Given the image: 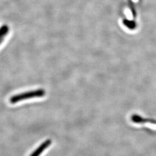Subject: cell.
I'll list each match as a JSON object with an SVG mask.
<instances>
[{"label":"cell","mask_w":156,"mask_h":156,"mask_svg":"<svg viewBox=\"0 0 156 156\" xmlns=\"http://www.w3.org/2000/svg\"><path fill=\"white\" fill-rule=\"evenodd\" d=\"M45 95V90L43 89L33 90L20 93L19 94L15 95L10 98L9 102L12 104H15L22 101L31 99L35 97H42Z\"/></svg>","instance_id":"1"},{"label":"cell","mask_w":156,"mask_h":156,"mask_svg":"<svg viewBox=\"0 0 156 156\" xmlns=\"http://www.w3.org/2000/svg\"><path fill=\"white\" fill-rule=\"evenodd\" d=\"M51 144V140H47L42 143L39 146H38L33 152L30 155V156H40L41 154L44 151L50 146Z\"/></svg>","instance_id":"2"},{"label":"cell","mask_w":156,"mask_h":156,"mask_svg":"<svg viewBox=\"0 0 156 156\" xmlns=\"http://www.w3.org/2000/svg\"><path fill=\"white\" fill-rule=\"evenodd\" d=\"M131 120L135 123H149L153 124H156V121L152 120V119H144L142 117H140L138 115H134L131 117Z\"/></svg>","instance_id":"3"},{"label":"cell","mask_w":156,"mask_h":156,"mask_svg":"<svg viewBox=\"0 0 156 156\" xmlns=\"http://www.w3.org/2000/svg\"><path fill=\"white\" fill-rule=\"evenodd\" d=\"M9 31V28L8 26L4 24L0 27V38L5 37L6 35H8Z\"/></svg>","instance_id":"4"},{"label":"cell","mask_w":156,"mask_h":156,"mask_svg":"<svg viewBox=\"0 0 156 156\" xmlns=\"http://www.w3.org/2000/svg\"><path fill=\"white\" fill-rule=\"evenodd\" d=\"M123 23L124 26H126L127 27L131 30H134V28L136 27V23L134 22V21L124 19Z\"/></svg>","instance_id":"5"},{"label":"cell","mask_w":156,"mask_h":156,"mask_svg":"<svg viewBox=\"0 0 156 156\" xmlns=\"http://www.w3.org/2000/svg\"><path fill=\"white\" fill-rule=\"evenodd\" d=\"M129 7L131 8V12H132V13L133 14V16H134V17H136V12L135 11L134 5H133V3L131 2H129Z\"/></svg>","instance_id":"6"}]
</instances>
